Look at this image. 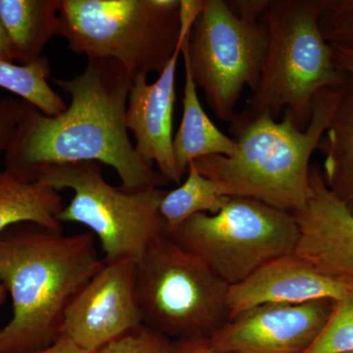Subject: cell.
<instances>
[{"label": "cell", "instance_id": "9a60e30c", "mask_svg": "<svg viewBox=\"0 0 353 353\" xmlns=\"http://www.w3.org/2000/svg\"><path fill=\"white\" fill-rule=\"evenodd\" d=\"M185 65V87L183 97V118L173 139L174 157L182 175L189 165L199 158L222 155L230 157L236 152V143L216 127L203 108L197 94L196 85L188 60Z\"/></svg>", "mask_w": 353, "mask_h": 353}, {"label": "cell", "instance_id": "3957f363", "mask_svg": "<svg viewBox=\"0 0 353 353\" xmlns=\"http://www.w3.org/2000/svg\"><path fill=\"white\" fill-rule=\"evenodd\" d=\"M341 88L316 94L305 130L297 127L288 110L280 121L268 113L236 112L230 122L234 154L199 158L194 166L224 196L255 199L294 214L307 201L309 162L338 108Z\"/></svg>", "mask_w": 353, "mask_h": 353}, {"label": "cell", "instance_id": "d4e9b609", "mask_svg": "<svg viewBox=\"0 0 353 353\" xmlns=\"http://www.w3.org/2000/svg\"><path fill=\"white\" fill-rule=\"evenodd\" d=\"M228 7L240 19L257 23L268 11L272 0H226Z\"/></svg>", "mask_w": 353, "mask_h": 353}, {"label": "cell", "instance_id": "7c38bea8", "mask_svg": "<svg viewBox=\"0 0 353 353\" xmlns=\"http://www.w3.org/2000/svg\"><path fill=\"white\" fill-rule=\"evenodd\" d=\"M309 181L307 201L292 214L299 230L296 253L326 275L353 281V213L327 187L317 164Z\"/></svg>", "mask_w": 353, "mask_h": 353}, {"label": "cell", "instance_id": "52a82bcc", "mask_svg": "<svg viewBox=\"0 0 353 353\" xmlns=\"http://www.w3.org/2000/svg\"><path fill=\"white\" fill-rule=\"evenodd\" d=\"M32 180L73 192L57 219L61 224L87 227L101 243L104 262L138 261L153 241L167 234L159 211L166 192L160 188L130 190L114 187L104 179L99 162L46 167Z\"/></svg>", "mask_w": 353, "mask_h": 353}, {"label": "cell", "instance_id": "277c9868", "mask_svg": "<svg viewBox=\"0 0 353 353\" xmlns=\"http://www.w3.org/2000/svg\"><path fill=\"white\" fill-rule=\"evenodd\" d=\"M324 2L272 0L261 19L268 31V51L259 85L246 101V112L268 113L278 121L288 110L297 127L305 130L316 94L345 83L347 75L336 68L320 26Z\"/></svg>", "mask_w": 353, "mask_h": 353}, {"label": "cell", "instance_id": "7a4b0ae2", "mask_svg": "<svg viewBox=\"0 0 353 353\" xmlns=\"http://www.w3.org/2000/svg\"><path fill=\"white\" fill-rule=\"evenodd\" d=\"M95 236L37 224L0 233V278L12 317L0 329V353L43 350L59 340L69 304L103 266Z\"/></svg>", "mask_w": 353, "mask_h": 353}, {"label": "cell", "instance_id": "e0dca14e", "mask_svg": "<svg viewBox=\"0 0 353 353\" xmlns=\"http://www.w3.org/2000/svg\"><path fill=\"white\" fill-rule=\"evenodd\" d=\"M59 0H0V21L12 43L16 62L27 65L43 57L58 34Z\"/></svg>", "mask_w": 353, "mask_h": 353}, {"label": "cell", "instance_id": "5b68a950", "mask_svg": "<svg viewBox=\"0 0 353 353\" xmlns=\"http://www.w3.org/2000/svg\"><path fill=\"white\" fill-rule=\"evenodd\" d=\"M58 14L70 50L114 60L132 77L160 75L190 34H181V0H59Z\"/></svg>", "mask_w": 353, "mask_h": 353}, {"label": "cell", "instance_id": "9c48e42d", "mask_svg": "<svg viewBox=\"0 0 353 353\" xmlns=\"http://www.w3.org/2000/svg\"><path fill=\"white\" fill-rule=\"evenodd\" d=\"M263 22L236 17L226 0H203L181 55L216 117L231 122L245 88L256 90L268 51Z\"/></svg>", "mask_w": 353, "mask_h": 353}, {"label": "cell", "instance_id": "8992f818", "mask_svg": "<svg viewBox=\"0 0 353 353\" xmlns=\"http://www.w3.org/2000/svg\"><path fill=\"white\" fill-rule=\"evenodd\" d=\"M230 285L168 234L137 261L143 324L172 341L205 340L230 320Z\"/></svg>", "mask_w": 353, "mask_h": 353}, {"label": "cell", "instance_id": "5bb4252c", "mask_svg": "<svg viewBox=\"0 0 353 353\" xmlns=\"http://www.w3.org/2000/svg\"><path fill=\"white\" fill-rule=\"evenodd\" d=\"M181 46L182 43L154 83H148V75L143 74L132 78L126 111L127 128L134 134L139 157L150 166L157 165L165 180L176 185H180L183 176L173 150L176 71Z\"/></svg>", "mask_w": 353, "mask_h": 353}, {"label": "cell", "instance_id": "f1b7e54d", "mask_svg": "<svg viewBox=\"0 0 353 353\" xmlns=\"http://www.w3.org/2000/svg\"><path fill=\"white\" fill-rule=\"evenodd\" d=\"M0 61L8 62V63L16 62L12 43L1 21H0Z\"/></svg>", "mask_w": 353, "mask_h": 353}, {"label": "cell", "instance_id": "30bf717a", "mask_svg": "<svg viewBox=\"0 0 353 353\" xmlns=\"http://www.w3.org/2000/svg\"><path fill=\"white\" fill-rule=\"evenodd\" d=\"M143 324L137 296V261L104 262L65 312L61 336L94 353Z\"/></svg>", "mask_w": 353, "mask_h": 353}, {"label": "cell", "instance_id": "ba28073f", "mask_svg": "<svg viewBox=\"0 0 353 353\" xmlns=\"http://www.w3.org/2000/svg\"><path fill=\"white\" fill-rule=\"evenodd\" d=\"M170 236L232 285L266 262L296 252L299 230L292 213L230 197L219 212L192 216Z\"/></svg>", "mask_w": 353, "mask_h": 353}, {"label": "cell", "instance_id": "ac0fdd59", "mask_svg": "<svg viewBox=\"0 0 353 353\" xmlns=\"http://www.w3.org/2000/svg\"><path fill=\"white\" fill-rule=\"evenodd\" d=\"M318 150L324 154L325 183L353 213V78L341 88L338 108Z\"/></svg>", "mask_w": 353, "mask_h": 353}, {"label": "cell", "instance_id": "7402d4cb", "mask_svg": "<svg viewBox=\"0 0 353 353\" xmlns=\"http://www.w3.org/2000/svg\"><path fill=\"white\" fill-rule=\"evenodd\" d=\"M174 341L141 324L94 353H172Z\"/></svg>", "mask_w": 353, "mask_h": 353}, {"label": "cell", "instance_id": "603a6c76", "mask_svg": "<svg viewBox=\"0 0 353 353\" xmlns=\"http://www.w3.org/2000/svg\"><path fill=\"white\" fill-rule=\"evenodd\" d=\"M320 26L330 44L353 50V0L325 1Z\"/></svg>", "mask_w": 353, "mask_h": 353}, {"label": "cell", "instance_id": "f546056e", "mask_svg": "<svg viewBox=\"0 0 353 353\" xmlns=\"http://www.w3.org/2000/svg\"><path fill=\"white\" fill-rule=\"evenodd\" d=\"M7 292L6 288H4L3 283H2L1 278H0V305L3 303L4 299H6Z\"/></svg>", "mask_w": 353, "mask_h": 353}, {"label": "cell", "instance_id": "4fadbf2b", "mask_svg": "<svg viewBox=\"0 0 353 353\" xmlns=\"http://www.w3.org/2000/svg\"><path fill=\"white\" fill-rule=\"evenodd\" d=\"M353 281L332 277L297 253L270 260L245 280L230 285V319L263 304H301L318 299L341 301Z\"/></svg>", "mask_w": 353, "mask_h": 353}, {"label": "cell", "instance_id": "2e32d148", "mask_svg": "<svg viewBox=\"0 0 353 353\" xmlns=\"http://www.w3.org/2000/svg\"><path fill=\"white\" fill-rule=\"evenodd\" d=\"M63 208L59 190L9 171L0 173V233L25 223L62 231L57 216Z\"/></svg>", "mask_w": 353, "mask_h": 353}, {"label": "cell", "instance_id": "6da1fadb", "mask_svg": "<svg viewBox=\"0 0 353 353\" xmlns=\"http://www.w3.org/2000/svg\"><path fill=\"white\" fill-rule=\"evenodd\" d=\"M132 78L118 62L92 58L73 79H52L71 102L59 115L46 116L25 101L4 152L6 170L32 180L46 167L99 162L114 169L126 190L168 183L139 157L129 138L126 111Z\"/></svg>", "mask_w": 353, "mask_h": 353}, {"label": "cell", "instance_id": "83f0119b", "mask_svg": "<svg viewBox=\"0 0 353 353\" xmlns=\"http://www.w3.org/2000/svg\"><path fill=\"white\" fill-rule=\"evenodd\" d=\"M30 353H92L83 348L79 347L75 343H72L68 339L60 336L59 340L55 341L50 347L44 348L39 352Z\"/></svg>", "mask_w": 353, "mask_h": 353}, {"label": "cell", "instance_id": "8fae6325", "mask_svg": "<svg viewBox=\"0 0 353 353\" xmlns=\"http://www.w3.org/2000/svg\"><path fill=\"white\" fill-rule=\"evenodd\" d=\"M336 301L263 304L243 311L208 339L223 353H305L333 315Z\"/></svg>", "mask_w": 353, "mask_h": 353}, {"label": "cell", "instance_id": "d6986e66", "mask_svg": "<svg viewBox=\"0 0 353 353\" xmlns=\"http://www.w3.org/2000/svg\"><path fill=\"white\" fill-rule=\"evenodd\" d=\"M230 197L197 170L194 162L189 165L187 179L178 188L165 192L160 203V215L168 236L175 233L185 221L199 213L216 214L226 205Z\"/></svg>", "mask_w": 353, "mask_h": 353}, {"label": "cell", "instance_id": "cb8c5ba5", "mask_svg": "<svg viewBox=\"0 0 353 353\" xmlns=\"http://www.w3.org/2000/svg\"><path fill=\"white\" fill-rule=\"evenodd\" d=\"M24 105L22 99H0V153L6 152L10 143Z\"/></svg>", "mask_w": 353, "mask_h": 353}, {"label": "cell", "instance_id": "44dd1931", "mask_svg": "<svg viewBox=\"0 0 353 353\" xmlns=\"http://www.w3.org/2000/svg\"><path fill=\"white\" fill-rule=\"evenodd\" d=\"M353 350V285L336 301L333 315L305 353H343Z\"/></svg>", "mask_w": 353, "mask_h": 353}, {"label": "cell", "instance_id": "ffe728a7", "mask_svg": "<svg viewBox=\"0 0 353 353\" xmlns=\"http://www.w3.org/2000/svg\"><path fill=\"white\" fill-rule=\"evenodd\" d=\"M50 73L46 57L27 65L0 61V88L13 92L44 115L57 116L67 105L48 83Z\"/></svg>", "mask_w": 353, "mask_h": 353}, {"label": "cell", "instance_id": "484cf974", "mask_svg": "<svg viewBox=\"0 0 353 353\" xmlns=\"http://www.w3.org/2000/svg\"><path fill=\"white\" fill-rule=\"evenodd\" d=\"M336 68L353 78V50L347 46L331 44Z\"/></svg>", "mask_w": 353, "mask_h": 353}, {"label": "cell", "instance_id": "4dcf8cb0", "mask_svg": "<svg viewBox=\"0 0 353 353\" xmlns=\"http://www.w3.org/2000/svg\"><path fill=\"white\" fill-rule=\"evenodd\" d=\"M343 353H353V350H352V352H343Z\"/></svg>", "mask_w": 353, "mask_h": 353}, {"label": "cell", "instance_id": "4316f807", "mask_svg": "<svg viewBox=\"0 0 353 353\" xmlns=\"http://www.w3.org/2000/svg\"><path fill=\"white\" fill-rule=\"evenodd\" d=\"M172 353H223L209 345L208 339L187 341H174Z\"/></svg>", "mask_w": 353, "mask_h": 353}]
</instances>
